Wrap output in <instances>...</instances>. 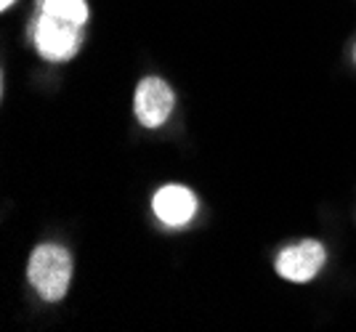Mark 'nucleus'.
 Masks as SVG:
<instances>
[{"mask_svg":"<svg viewBox=\"0 0 356 332\" xmlns=\"http://www.w3.org/2000/svg\"><path fill=\"white\" fill-rule=\"evenodd\" d=\"M14 3H16V0H0V11H8Z\"/></svg>","mask_w":356,"mask_h":332,"instance_id":"0eeeda50","label":"nucleus"},{"mask_svg":"<svg viewBox=\"0 0 356 332\" xmlns=\"http://www.w3.org/2000/svg\"><path fill=\"white\" fill-rule=\"evenodd\" d=\"M152 208L165 226H184L197 213V199L186 186H165L154 194Z\"/></svg>","mask_w":356,"mask_h":332,"instance_id":"39448f33","label":"nucleus"},{"mask_svg":"<svg viewBox=\"0 0 356 332\" xmlns=\"http://www.w3.org/2000/svg\"><path fill=\"white\" fill-rule=\"evenodd\" d=\"M40 11L51 16H59L64 22H72V24H86L88 19V6L86 0H38Z\"/></svg>","mask_w":356,"mask_h":332,"instance_id":"423d86ee","label":"nucleus"},{"mask_svg":"<svg viewBox=\"0 0 356 332\" xmlns=\"http://www.w3.org/2000/svg\"><path fill=\"white\" fill-rule=\"evenodd\" d=\"M32 40L45 61H70L80 51L83 32L80 24L40 11V16L32 22Z\"/></svg>","mask_w":356,"mask_h":332,"instance_id":"f03ea898","label":"nucleus"},{"mask_svg":"<svg viewBox=\"0 0 356 332\" xmlns=\"http://www.w3.org/2000/svg\"><path fill=\"white\" fill-rule=\"evenodd\" d=\"M325 247L316 240H303L287 244L277 256V274L290 282H309L325 266Z\"/></svg>","mask_w":356,"mask_h":332,"instance_id":"20e7f679","label":"nucleus"},{"mask_svg":"<svg viewBox=\"0 0 356 332\" xmlns=\"http://www.w3.org/2000/svg\"><path fill=\"white\" fill-rule=\"evenodd\" d=\"M176 104L173 88L165 83L163 77H144L136 88V117L144 128H160Z\"/></svg>","mask_w":356,"mask_h":332,"instance_id":"7ed1b4c3","label":"nucleus"},{"mask_svg":"<svg viewBox=\"0 0 356 332\" xmlns=\"http://www.w3.org/2000/svg\"><path fill=\"white\" fill-rule=\"evenodd\" d=\"M354 59H356V46H354Z\"/></svg>","mask_w":356,"mask_h":332,"instance_id":"6e6552de","label":"nucleus"},{"mask_svg":"<svg viewBox=\"0 0 356 332\" xmlns=\"http://www.w3.org/2000/svg\"><path fill=\"white\" fill-rule=\"evenodd\" d=\"M27 276L35 292L43 298L45 303H59L67 290H70V279H72V256L67 247L61 244H38L30 256V266H27Z\"/></svg>","mask_w":356,"mask_h":332,"instance_id":"f257e3e1","label":"nucleus"}]
</instances>
